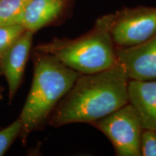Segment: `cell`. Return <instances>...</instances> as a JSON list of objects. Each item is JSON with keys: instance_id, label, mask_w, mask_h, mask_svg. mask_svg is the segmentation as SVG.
Returning <instances> with one entry per match:
<instances>
[{"instance_id": "3", "label": "cell", "mask_w": 156, "mask_h": 156, "mask_svg": "<svg viewBox=\"0 0 156 156\" xmlns=\"http://www.w3.org/2000/svg\"><path fill=\"white\" fill-rule=\"evenodd\" d=\"M38 50L54 56L80 75L100 73L117 64L116 46L102 18L80 37L54 39L38 46Z\"/></svg>"}, {"instance_id": "2", "label": "cell", "mask_w": 156, "mask_h": 156, "mask_svg": "<svg viewBox=\"0 0 156 156\" xmlns=\"http://www.w3.org/2000/svg\"><path fill=\"white\" fill-rule=\"evenodd\" d=\"M80 75L54 56L38 54L34 61L32 85L20 116L23 138L48 118Z\"/></svg>"}, {"instance_id": "5", "label": "cell", "mask_w": 156, "mask_h": 156, "mask_svg": "<svg viewBox=\"0 0 156 156\" xmlns=\"http://www.w3.org/2000/svg\"><path fill=\"white\" fill-rule=\"evenodd\" d=\"M92 125L110 140L116 155H141L140 138L143 129L137 113L129 103Z\"/></svg>"}, {"instance_id": "4", "label": "cell", "mask_w": 156, "mask_h": 156, "mask_svg": "<svg viewBox=\"0 0 156 156\" xmlns=\"http://www.w3.org/2000/svg\"><path fill=\"white\" fill-rule=\"evenodd\" d=\"M101 18L116 48L137 46L156 35V7L125 9Z\"/></svg>"}, {"instance_id": "10", "label": "cell", "mask_w": 156, "mask_h": 156, "mask_svg": "<svg viewBox=\"0 0 156 156\" xmlns=\"http://www.w3.org/2000/svg\"><path fill=\"white\" fill-rule=\"evenodd\" d=\"M31 0H0V25L21 23Z\"/></svg>"}, {"instance_id": "6", "label": "cell", "mask_w": 156, "mask_h": 156, "mask_svg": "<svg viewBox=\"0 0 156 156\" xmlns=\"http://www.w3.org/2000/svg\"><path fill=\"white\" fill-rule=\"evenodd\" d=\"M116 54L129 80H156V35L137 46L116 47Z\"/></svg>"}, {"instance_id": "12", "label": "cell", "mask_w": 156, "mask_h": 156, "mask_svg": "<svg viewBox=\"0 0 156 156\" xmlns=\"http://www.w3.org/2000/svg\"><path fill=\"white\" fill-rule=\"evenodd\" d=\"M22 127V122L19 118L10 125L0 130V156L7 151L17 136L21 133Z\"/></svg>"}, {"instance_id": "11", "label": "cell", "mask_w": 156, "mask_h": 156, "mask_svg": "<svg viewBox=\"0 0 156 156\" xmlns=\"http://www.w3.org/2000/svg\"><path fill=\"white\" fill-rule=\"evenodd\" d=\"M26 30L21 23L0 25V56Z\"/></svg>"}, {"instance_id": "13", "label": "cell", "mask_w": 156, "mask_h": 156, "mask_svg": "<svg viewBox=\"0 0 156 156\" xmlns=\"http://www.w3.org/2000/svg\"><path fill=\"white\" fill-rule=\"evenodd\" d=\"M141 155L156 156V130L143 129L140 138Z\"/></svg>"}, {"instance_id": "7", "label": "cell", "mask_w": 156, "mask_h": 156, "mask_svg": "<svg viewBox=\"0 0 156 156\" xmlns=\"http://www.w3.org/2000/svg\"><path fill=\"white\" fill-rule=\"evenodd\" d=\"M33 36L34 33L26 30L0 56L1 68L8 83L10 98L14 96L22 81L32 46Z\"/></svg>"}, {"instance_id": "9", "label": "cell", "mask_w": 156, "mask_h": 156, "mask_svg": "<svg viewBox=\"0 0 156 156\" xmlns=\"http://www.w3.org/2000/svg\"><path fill=\"white\" fill-rule=\"evenodd\" d=\"M67 0H31L23 14L21 24L34 34L56 20L63 12Z\"/></svg>"}, {"instance_id": "8", "label": "cell", "mask_w": 156, "mask_h": 156, "mask_svg": "<svg viewBox=\"0 0 156 156\" xmlns=\"http://www.w3.org/2000/svg\"><path fill=\"white\" fill-rule=\"evenodd\" d=\"M129 103L139 116L143 129L156 130V80H129Z\"/></svg>"}, {"instance_id": "1", "label": "cell", "mask_w": 156, "mask_h": 156, "mask_svg": "<svg viewBox=\"0 0 156 156\" xmlns=\"http://www.w3.org/2000/svg\"><path fill=\"white\" fill-rule=\"evenodd\" d=\"M128 81L118 62L100 73L81 75L56 107L50 124H92L112 114L129 103Z\"/></svg>"}]
</instances>
